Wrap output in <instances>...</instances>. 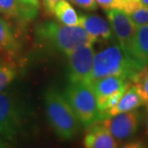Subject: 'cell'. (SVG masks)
Masks as SVG:
<instances>
[{
    "label": "cell",
    "instance_id": "1",
    "mask_svg": "<svg viewBox=\"0 0 148 148\" xmlns=\"http://www.w3.org/2000/svg\"><path fill=\"white\" fill-rule=\"evenodd\" d=\"M143 70L124 53L119 43L112 40L108 46L95 53L90 85L110 76L120 77L133 83Z\"/></svg>",
    "mask_w": 148,
    "mask_h": 148
},
{
    "label": "cell",
    "instance_id": "2",
    "mask_svg": "<svg viewBox=\"0 0 148 148\" xmlns=\"http://www.w3.org/2000/svg\"><path fill=\"white\" fill-rule=\"evenodd\" d=\"M36 35L40 42L66 56L77 48L95 43L82 27H71L55 21H45L38 25Z\"/></svg>",
    "mask_w": 148,
    "mask_h": 148
},
{
    "label": "cell",
    "instance_id": "3",
    "mask_svg": "<svg viewBox=\"0 0 148 148\" xmlns=\"http://www.w3.org/2000/svg\"><path fill=\"white\" fill-rule=\"evenodd\" d=\"M45 114L58 138L71 140L77 134L80 121L65 95L55 88L48 89L44 95Z\"/></svg>",
    "mask_w": 148,
    "mask_h": 148
},
{
    "label": "cell",
    "instance_id": "4",
    "mask_svg": "<svg viewBox=\"0 0 148 148\" xmlns=\"http://www.w3.org/2000/svg\"><path fill=\"white\" fill-rule=\"evenodd\" d=\"M64 94L82 125L89 127L101 119L96 97L90 85L69 82Z\"/></svg>",
    "mask_w": 148,
    "mask_h": 148
},
{
    "label": "cell",
    "instance_id": "5",
    "mask_svg": "<svg viewBox=\"0 0 148 148\" xmlns=\"http://www.w3.org/2000/svg\"><path fill=\"white\" fill-rule=\"evenodd\" d=\"M24 125V113L16 99L8 91L0 93V135L13 141Z\"/></svg>",
    "mask_w": 148,
    "mask_h": 148
},
{
    "label": "cell",
    "instance_id": "6",
    "mask_svg": "<svg viewBox=\"0 0 148 148\" xmlns=\"http://www.w3.org/2000/svg\"><path fill=\"white\" fill-rule=\"evenodd\" d=\"M94 56L93 45L81 46L67 56L69 82H84L90 85Z\"/></svg>",
    "mask_w": 148,
    "mask_h": 148
},
{
    "label": "cell",
    "instance_id": "7",
    "mask_svg": "<svg viewBox=\"0 0 148 148\" xmlns=\"http://www.w3.org/2000/svg\"><path fill=\"white\" fill-rule=\"evenodd\" d=\"M106 16L110 24L114 39L119 43L124 53L132 59V45L137 27L133 24L127 13L120 9L107 10Z\"/></svg>",
    "mask_w": 148,
    "mask_h": 148
},
{
    "label": "cell",
    "instance_id": "8",
    "mask_svg": "<svg viewBox=\"0 0 148 148\" xmlns=\"http://www.w3.org/2000/svg\"><path fill=\"white\" fill-rule=\"evenodd\" d=\"M140 114L137 110L118 114L112 117L100 119L101 123L110 132L118 143L132 138L138 131L140 123Z\"/></svg>",
    "mask_w": 148,
    "mask_h": 148
},
{
    "label": "cell",
    "instance_id": "9",
    "mask_svg": "<svg viewBox=\"0 0 148 148\" xmlns=\"http://www.w3.org/2000/svg\"><path fill=\"white\" fill-rule=\"evenodd\" d=\"M79 26L86 30L95 42H107L114 39L109 21L99 15L81 14Z\"/></svg>",
    "mask_w": 148,
    "mask_h": 148
},
{
    "label": "cell",
    "instance_id": "10",
    "mask_svg": "<svg viewBox=\"0 0 148 148\" xmlns=\"http://www.w3.org/2000/svg\"><path fill=\"white\" fill-rule=\"evenodd\" d=\"M132 84V82L115 76L106 77L94 82L91 86L96 97L99 110L105 104L108 97H110L113 93L124 86H131Z\"/></svg>",
    "mask_w": 148,
    "mask_h": 148
},
{
    "label": "cell",
    "instance_id": "11",
    "mask_svg": "<svg viewBox=\"0 0 148 148\" xmlns=\"http://www.w3.org/2000/svg\"><path fill=\"white\" fill-rule=\"evenodd\" d=\"M116 140L100 122V119L89 126L85 136L83 145L86 148H115Z\"/></svg>",
    "mask_w": 148,
    "mask_h": 148
},
{
    "label": "cell",
    "instance_id": "12",
    "mask_svg": "<svg viewBox=\"0 0 148 148\" xmlns=\"http://www.w3.org/2000/svg\"><path fill=\"white\" fill-rule=\"evenodd\" d=\"M145 104L143 97L140 94L138 87L133 83L130 87H128L127 90L123 93L119 101L110 110L106 111L101 116V119L107 117H112L118 114L128 112V111L134 110L139 106Z\"/></svg>",
    "mask_w": 148,
    "mask_h": 148
},
{
    "label": "cell",
    "instance_id": "13",
    "mask_svg": "<svg viewBox=\"0 0 148 148\" xmlns=\"http://www.w3.org/2000/svg\"><path fill=\"white\" fill-rule=\"evenodd\" d=\"M132 59L142 69L148 64V24L138 27L132 50Z\"/></svg>",
    "mask_w": 148,
    "mask_h": 148
},
{
    "label": "cell",
    "instance_id": "14",
    "mask_svg": "<svg viewBox=\"0 0 148 148\" xmlns=\"http://www.w3.org/2000/svg\"><path fill=\"white\" fill-rule=\"evenodd\" d=\"M38 8L22 3L19 0H0V13L12 18L32 19Z\"/></svg>",
    "mask_w": 148,
    "mask_h": 148
},
{
    "label": "cell",
    "instance_id": "15",
    "mask_svg": "<svg viewBox=\"0 0 148 148\" xmlns=\"http://www.w3.org/2000/svg\"><path fill=\"white\" fill-rule=\"evenodd\" d=\"M123 11L127 13L136 27L148 24V6L141 0H126Z\"/></svg>",
    "mask_w": 148,
    "mask_h": 148
},
{
    "label": "cell",
    "instance_id": "16",
    "mask_svg": "<svg viewBox=\"0 0 148 148\" xmlns=\"http://www.w3.org/2000/svg\"><path fill=\"white\" fill-rule=\"evenodd\" d=\"M53 15L58 21L67 26H79V16L67 0H61L54 7Z\"/></svg>",
    "mask_w": 148,
    "mask_h": 148
},
{
    "label": "cell",
    "instance_id": "17",
    "mask_svg": "<svg viewBox=\"0 0 148 148\" xmlns=\"http://www.w3.org/2000/svg\"><path fill=\"white\" fill-rule=\"evenodd\" d=\"M20 45L9 25L0 18V51L14 54L18 52Z\"/></svg>",
    "mask_w": 148,
    "mask_h": 148
},
{
    "label": "cell",
    "instance_id": "18",
    "mask_svg": "<svg viewBox=\"0 0 148 148\" xmlns=\"http://www.w3.org/2000/svg\"><path fill=\"white\" fill-rule=\"evenodd\" d=\"M16 69L12 65H0V93L16 77Z\"/></svg>",
    "mask_w": 148,
    "mask_h": 148
},
{
    "label": "cell",
    "instance_id": "19",
    "mask_svg": "<svg viewBox=\"0 0 148 148\" xmlns=\"http://www.w3.org/2000/svg\"><path fill=\"white\" fill-rule=\"evenodd\" d=\"M133 84L138 87L145 104L148 103V75L145 73L144 69L138 74Z\"/></svg>",
    "mask_w": 148,
    "mask_h": 148
},
{
    "label": "cell",
    "instance_id": "20",
    "mask_svg": "<svg viewBox=\"0 0 148 148\" xmlns=\"http://www.w3.org/2000/svg\"><path fill=\"white\" fill-rule=\"evenodd\" d=\"M97 4L105 10L120 9L123 10L126 0H95Z\"/></svg>",
    "mask_w": 148,
    "mask_h": 148
},
{
    "label": "cell",
    "instance_id": "21",
    "mask_svg": "<svg viewBox=\"0 0 148 148\" xmlns=\"http://www.w3.org/2000/svg\"><path fill=\"white\" fill-rule=\"evenodd\" d=\"M74 5L86 11H95L97 9L98 4L95 0H69Z\"/></svg>",
    "mask_w": 148,
    "mask_h": 148
},
{
    "label": "cell",
    "instance_id": "22",
    "mask_svg": "<svg viewBox=\"0 0 148 148\" xmlns=\"http://www.w3.org/2000/svg\"><path fill=\"white\" fill-rule=\"evenodd\" d=\"M61 0H42L43 6L48 14H53V9L55 5Z\"/></svg>",
    "mask_w": 148,
    "mask_h": 148
},
{
    "label": "cell",
    "instance_id": "23",
    "mask_svg": "<svg viewBox=\"0 0 148 148\" xmlns=\"http://www.w3.org/2000/svg\"><path fill=\"white\" fill-rule=\"evenodd\" d=\"M22 3L28 6H32L39 9L40 8V0H19Z\"/></svg>",
    "mask_w": 148,
    "mask_h": 148
},
{
    "label": "cell",
    "instance_id": "24",
    "mask_svg": "<svg viewBox=\"0 0 148 148\" xmlns=\"http://www.w3.org/2000/svg\"><path fill=\"white\" fill-rule=\"evenodd\" d=\"M5 143H3V141L0 138V148L1 147H5Z\"/></svg>",
    "mask_w": 148,
    "mask_h": 148
},
{
    "label": "cell",
    "instance_id": "25",
    "mask_svg": "<svg viewBox=\"0 0 148 148\" xmlns=\"http://www.w3.org/2000/svg\"><path fill=\"white\" fill-rule=\"evenodd\" d=\"M141 2H142L143 3H144L145 5L148 6V0H141Z\"/></svg>",
    "mask_w": 148,
    "mask_h": 148
},
{
    "label": "cell",
    "instance_id": "26",
    "mask_svg": "<svg viewBox=\"0 0 148 148\" xmlns=\"http://www.w3.org/2000/svg\"><path fill=\"white\" fill-rule=\"evenodd\" d=\"M144 71H145V73H146L148 75V65H147V66H146V68L144 69Z\"/></svg>",
    "mask_w": 148,
    "mask_h": 148
},
{
    "label": "cell",
    "instance_id": "27",
    "mask_svg": "<svg viewBox=\"0 0 148 148\" xmlns=\"http://www.w3.org/2000/svg\"><path fill=\"white\" fill-rule=\"evenodd\" d=\"M147 114H148V103H147ZM147 122H148V118H147Z\"/></svg>",
    "mask_w": 148,
    "mask_h": 148
}]
</instances>
